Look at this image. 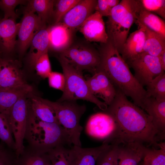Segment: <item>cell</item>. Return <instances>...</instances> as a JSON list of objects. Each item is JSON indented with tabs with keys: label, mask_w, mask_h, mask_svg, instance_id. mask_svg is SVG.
Returning <instances> with one entry per match:
<instances>
[{
	"label": "cell",
	"mask_w": 165,
	"mask_h": 165,
	"mask_svg": "<svg viewBox=\"0 0 165 165\" xmlns=\"http://www.w3.org/2000/svg\"><path fill=\"white\" fill-rule=\"evenodd\" d=\"M126 63L133 69L134 77L143 87L156 76L165 73L158 57L142 53Z\"/></svg>",
	"instance_id": "9c48e42d"
},
{
	"label": "cell",
	"mask_w": 165,
	"mask_h": 165,
	"mask_svg": "<svg viewBox=\"0 0 165 165\" xmlns=\"http://www.w3.org/2000/svg\"><path fill=\"white\" fill-rule=\"evenodd\" d=\"M49 28V48L60 53L68 47L73 42L75 31L61 22Z\"/></svg>",
	"instance_id": "d6986e66"
},
{
	"label": "cell",
	"mask_w": 165,
	"mask_h": 165,
	"mask_svg": "<svg viewBox=\"0 0 165 165\" xmlns=\"http://www.w3.org/2000/svg\"><path fill=\"white\" fill-rule=\"evenodd\" d=\"M116 90L113 101L105 111L112 116L117 125L116 133L110 137L158 145V136L161 135L151 117L121 91Z\"/></svg>",
	"instance_id": "6da1fadb"
},
{
	"label": "cell",
	"mask_w": 165,
	"mask_h": 165,
	"mask_svg": "<svg viewBox=\"0 0 165 165\" xmlns=\"http://www.w3.org/2000/svg\"><path fill=\"white\" fill-rule=\"evenodd\" d=\"M23 14L19 23L16 44L20 56L23 55L30 46L31 40L36 32L46 26L37 15L26 7Z\"/></svg>",
	"instance_id": "30bf717a"
},
{
	"label": "cell",
	"mask_w": 165,
	"mask_h": 165,
	"mask_svg": "<svg viewBox=\"0 0 165 165\" xmlns=\"http://www.w3.org/2000/svg\"><path fill=\"white\" fill-rule=\"evenodd\" d=\"M110 144L103 142L100 146L83 148L73 145L67 150V157L70 165H96L101 154Z\"/></svg>",
	"instance_id": "2e32d148"
},
{
	"label": "cell",
	"mask_w": 165,
	"mask_h": 165,
	"mask_svg": "<svg viewBox=\"0 0 165 165\" xmlns=\"http://www.w3.org/2000/svg\"><path fill=\"white\" fill-rule=\"evenodd\" d=\"M24 139L30 146L46 152L57 146L73 145L68 133L59 123L40 120L29 107Z\"/></svg>",
	"instance_id": "3957f363"
},
{
	"label": "cell",
	"mask_w": 165,
	"mask_h": 165,
	"mask_svg": "<svg viewBox=\"0 0 165 165\" xmlns=\"http://www.w3.org/2000/svg\"><path fill=\"white\" fill-rule=\"evenodd\" d=\"M140 26L144 27L145 34L142 53L158 57L165 50V38L145 26Z\"/></svg>",
	"instance_id": "4316f807"
},
{
	"label": "cell",
	"mask_w": 165,
	"mask_h": 165,
	"mask_svg": "<svg viewBox=\"0 0 165 165\" xmlns=\"http://www.w3.org/2000/svg\"><path fill=\"white\" fill-rule=\"evenodd\" d=\"M139 0H122L114 7L105 23L110 42L120 52L130 29L137 19Z\"/></svg>",
	"instance_id": "277c9868"
},
{
	"label": "cell",
	"mask_w": 165,
	"mask_h": 165,
	"mask_svg": "<svg viewBox=\"0 0 165 165\" xmlns=\"http://www.w3.org/2000/svg\"><path fill=\"white\" fill-rule=\"evenodd\" d=\"M38 75L43 79L48 78L52 72L48 53L41 56L35 63L34 68Z\"/></svg>",
	"instance_id": "8d00e7d4"
},
{
	"label": "cell",
	"mask_w": 165,
	"mask_h": 165,
	"mask_svg": "<svg viewBox=\"0 0 165 165\" xmlns=\"http://www.w3.org/2000/svg\"><path fill=\"white\" fill-rule=\"evenodd\" d=\"M97 0H80L63 17L60 22L75 31L95 11Z\"/></svg>",
	"instance_id": "e0dca14e"
},
{
	"label": "cell",
	"mask_w": 165,
	"mask_h": 165,
	"mask_svg": "<svg viewBox=\"0 0 165 165\" xmlns=\"http://www.w3.org/2000/svg\"><path fill=\"white\" fill-rule=\"evenodd\" d=\"M27 84L18 61L0 55V88Z\"/></svg>",
	"instance_id": "8fae6325"
},
{
	"label": "cell",
	"mask_w": 165,
	"mask_h": 165,
	"mask_svg": "<svg viewBox=\"0 0 165 165\" xmlns=\"http://www.w3.org/2000/svg\"><path fill=\"white\" fill-rule=\"evenodd\" d=\"M28 95L20 99L10 109L7 113L15 141L16 157L22 152L25 147L24 141L28 115Z\"/></svg>",
	"instance_id": "ba28073f"
},
{
	"label": "cell",
	"mask_w": 165,
	"mask_h": 165,
	"mask_svg": "<svg viewBox=\"0 0 165 165\" xmlns=\"http://www.w3.org/2000/svg\"><path fill=\"white\" fill-rule=\"evenodd\" d=\"M47 78L50 87L63 92L65 85V79L63 74L52 72Z\"/></svg>",
	"instance_id": "ab89813d"
},
{
	"label": "cell",
	"mask_w": 165,
	"mask_h": 165,
	"mask_svg": "<svg viewBox=\"0 0 165 165\" xmlns=\"http://www.w3.org/2000/svg\"><path fill=\"white\" fill-rule=\"evenodd\" d=\"M117 146L118 165H139L143 159L145 147L143 144L136 141L112 139Z\"/></svg>",
	"instance_id": "7c38bea8"
},
{
	"label": "cell",
	"mask_w": 165,
	"mask_h": 165,
	"mask_svg": "<svg viewBox=\"0 0 165 165\" xmlns=\"http://www.w3.org/2000/svg\"><path fill=\"white\" fill-rule=\"evenodd\" d=\"M55 1L28 0L26 7L33 12L36 13L43 24L46 25V22L53 18Z\"/></svg>",
	"instance_id": "83f0119b"
},
{
	"label": "cell",
	"mask_w": 165,
	"mask_h": 165,
	"mask_svg": "<svg viewBox=\"0 0 165 165\" xmlns=\"http://www.w3.org/2000/svg\"><path fill=\"white\" fill-rule=\"evenodd\" d=\"M42 99L54 111L59 123L68 133L73 145L81 147L80 137L83 127L79 122L86 111L85 106L78 104L76 101L53 102Z\"/></svg>",
	"instance_id": "8992f818"
},
{
	"label": "cell",
	"mask_w": 165,
	"mask_h": 165,
	"mask_svg": "<svg viewBox=\"0 0 165 165\" xmlns=\"http://www.w3.org/2000/svg\"><path fill=\"white\" fill-rule=\"evenodd\" d=\"M59 57L80 71L88 70L94 73L99 67L101 56L99 50L82 42H73L60 53Z\"/></svg>",
	"instance_id": "52a82bcc"
},
{
	"label": "cell",
	"mask_w": 165,
	"mask_h": 165,
	"mask_svg": "<svg viewBox=\"0 0 165 165\" xmlns=\"http://www.w3.org/2000/svg\"><path fill=\"white\" fill-rule=\"evenodd\" d=\"M86 80L94 96L102 99L108 106L111 104L116 96V89L103 72L97 70L92 76Z\"/></svg>",
	"instance_id": "5bb4252c"
},
{
	"label": "cell",
	"mask_w": 165,
	"mask_h": 165,
	"mask_svg": "<svg viewBox=\"0 0 165 165\" xmlns=\"http://www.w3.org/2000/svg\"><path fill=\"white\" fill-rule=\"evenodd\" d=\"M147 97L165 100V73L156 76L146 86Z\"/></svg>",
	"instance_id": "f1b7e54d"
},
{
	"label": "cell",
	"mask_w": 165,
	"mask_h": 165,
	"mask_svg": "<svg viewBox=\"0 0 165 165\" xmlns=\"http://www.w3.org/2000/svg\"><path fill=\"white\" fill-rule=\"evenodd\" d=\"M142 109L152 118L155 126L162 136L165 130V100L147 98Z\"/></svg>",
	"instance_id": "44dd1931"
},
{
	"label": "cell",
	"mask_w": 165,
	"mask_h": 165,
	"mask_svg": "<svg viewBox=\"0 0 165 165\" xmlns=\"http://www.w3.org/2000/svg\"><path fill=\"white\" fill-rule=\"evenodd\" d=\"M145 39V29L142 26L128 37L119 53L126 62L142 53Z\"/></svg>",
	"instance_id": "ffe728a7"
},
{
	"label": "cell",
	"mask_w": 165,
	"mask_h": 165,
	"mask_svg": "<svg viewBox=\"0 0 165 165\" xmlns=\"http://www.w3.org/2000/svg\"><path fill=\"white\" fill-rule=\"evenodd\" d=\"M80 0H58L55 1L53 18L55 24L60 22L64 16Z\"/></svg>",
	"instance_id": "d6a6232c"
},
{
	"label": "cell",
	"mask_w": 165,
	"mask_h": 165,
	"mask_svg": "<svg viewBox=\"0 0 165 165\" xmlns=\"http://www.w3.org/2000/svg\"><path fill=\"white\" fill-rule=\"evenodd\" d=\"M101 44L99 50L101 62L97 70L105 74L116 89L130 97L134 104L142 108L147 98L145 90L132 74L117 49L108 42Z\"/></svg>",
	"instance_id": "7a4b0ae2"
},
{
	"label": "cell",
	"mask_w": 165,
	"mask_h": 165,
	"mask_svg": "<svg viewBox=\"0 0 165 165\" xmlns=\"http://www.w3.org/2000/svg\"><path fill=\"white\" fill-rule=\"evenodd\" d=\"M139 165H149V164L145 161L143 160V162L140 163Z\"/></svg>",
	"instance_id": "b9f144b4"
},
{
	"label": "cell",
	"mask_w": 165,
	"mask_h": 165,
	"mask_svg": "<svg viewBox=\"0 0 165 165\" xmlns=\"http://www.w3.org/2000/svg\"><path fill=\"white\" fill-rule=\"evenodd\" d=\"M0 140L15 152V144L8 114L0 111Z\"/></svg>",
	"instance_id": "f546056e"
},
{
	"label": "cell",
	"mask_w": 165,
	"mask_h": 165,
	"mask_svg": "<svg viewBox=\"0 0 165 165\" xmlns=\"http://www.w3.org/2000/svg\"><path fill=\"white\" fill-rule=\"evenodd\" d=\"M135 23L138 26H145L165 38V20L158 16L144 9L141 5Z\"/></svg>",
	"instance_id": "cb8c5ba5"
},
{
	"label": "cell",
	"mask_w": 165,
	"mask_h": 165,
	"mask_svg": "<svg viewBox=\"0 0 165 165\" xmlns=\"http://www.w3.org/2000/svg\"><path fill=\"white\" fill-rule=\"evenodd\" d=\"M50 163L48 152L28 145L16 157V165H48Z\"/></svg>",
	"instance_id": "d4e9b609"
},
{
	"label": "cell",
	"mask_w": 165,
	"mask_h": 165,
	"mask_svg": "<svg viewBox=\"0 0 165 165\" xmlns=\"http://www.w3.org/2000/svg\"><path fill=\"white\" fill-rule=\"evenodd\" d=\"M30 99L29 108L37 118L47 123H59L54 110L42 98L32 95Z\"/></svg>",
	"instance_id": "484cf974"
},
{
	"label": "cell",
	"mask_w": 165,
	"mask_h": 165,
	"mask_svg": "<svg viewBox=\"0 0 165 165\" xmlns=\"http://www.w3.org/2000/svg\"><path fill=\"white\" fill-rule=\"evenodd\" d=\"M68 148L60 146L48 152L52 165H70L67 157V150Z\"/></svg>",
	"instance_id": "d590c367"
},
{
	"label": "cell",
	"mask_w": 165,
	"mask_h": 165,
	"mask_svg": "<svg viewBox=\"0 0 165 165\" xmlns=\"http://www.w3.org/2000/svg\"><path fill=\"white\" fill-rule=\"evenodd\" d=\"M48 165H52V164H51V163H50Z\"/></svg>",
	"instance_id": "7bdbcfd3"
},
{
	"label": "cell",
	"mask_w": 165,
	"mask_h": 165,
	"mask_svg": "<svg viewBox=\"0 0 165 165\" xmlns=\"http://www.w3.org/2000/svg\"><path fill=\"white\" fill-rule=\"evenodd\" d=\"M160 149H156L145 147L143 160L149 165H165V142L158 144Z\"/></svg>",
	"instance_id": "4dcf8cb0"
},
{
	"label": "cell",
	"mask_w": 165,
	"mask_h": 165,
	"mask_svg": "<svg viewBox=\"0 0 165 165\" xmlns=\"http://www.w3.org/2000/svg\"><path fill=\"white\" fill-rule=\"evenodd\" d=\"M119 0H97L95 11L98 12L103 16L108 17L113 8L120 2Z\"/></svg>",
	"instance_id": "f35d334b"
},
{
	"label": "cell",
	"mask_w": 165,
	"mask_h": 165,
	"mask_svg": "<svg viewBox=\"0 0 165 165\" xmlns=\"http://www.w3.org/2000/svg\"><path fill=\"white\" fill-rule=\"evenodd\" d=\"M139 1L143 9L165 20V0H139Z\"/></svg>",
	"instance_id": "836d02e7"
},
{
	"label": "cell",
	"mask_w": 165,
	"mask_h": 165,
	"mask_svg": "<svg viewBox=\"0 0 165 165\" xmlns=\"http://www.w3.org/2000/svg\"><path fill=\"white\" fill-rule=\"evenodd\" d=\"M32 90V87L28 84L0 88V111L8 113L10 109L20 99L30 94Z\"/></svg>",
	"instance_id": "603a6c76"
},
{
	"label": "cell",
	"mask_w": 165,
	"mask_h": 165,
	"mask_svg": "<svg viewBox=\"0 0 165 165\" xmlns=\"http://www.w3.org/2000/svg\"><path fill=\"white\" fill-rule=\"evenodd\" d=\"M79 29L88 42L104 44L108 41L105 23L103 17L97 11L91 15Z\"/></svg>",
	"instance_id": "9a60e30c"
},
{
	"label": "cell",
	"mask_w": 165,
	"mask_h": 165,
	"mask_svg": "<svg viewBox=\"0 0 165 165\" xmlns=\"http://www.w3.org/2000/svg\"><path fill=\"white\" fill-rule=\"evenodd\" d=\"M28 0H0V9L4 13L3 18H12L16 20L18 17L15 11L16 7L19 5H27Z\"/></svg>",
	"instance_id": "e575fe53"
},
{
	"label": "cell",
	"mask_w": 165,
	"mask_h": 165,
	"mask_svg": "<svg viewBox=\"0 0 165 165\" xmlns=\"http://www.w3.org/2000/svg\"><path fill=\"white\" fill-rule=\"evenodd\" d=\"M28 56V61L33 68L38 58L48 53L49 49V28L44 27L38 31L31 42Z\"/></svg>",
	"instance_id": "7402d4cb"
},
{
	"label": "cell",
	"mask_w": 165,
	"mask_h": 165,
	"mask_svg": "<svg viewBox=\"0 0 165 165\" xmlns=\"http://www.w3.org/2000/svg\"><path fill=\"white\" fill-rule=\"evenodd\" d=\"M16 159L15 152L1 141L0 142V165H16Z\"/></svg>",
	"instance_id": "74e56055"
},
{
	"label": "cell",
	"mask_w": 165,
	"mask_h": 165,
	"mask_svg": "<svg viewBox=\"0 0 165 165\" xmlns=\"http://www.w3.org/2000/svg\"><path fill=\"white\" fill-rule=\"evenodd\" d=\"M110 145L103 151L98 157L96 165H118L117 146L112 142Z\"/></svg>",
	"instance_id": "1f68e13d"
},
{
	"label": "cell",
	"mask_w": 165,
	"mask_h": 165,
	"mask_svg": "<svg viewBox=\"0 0 165 165\" xmlns=\"http://www.w3.org/2000/svg\"><path fill=\"white\" fill-rule=\"evenodd\" d=\"M116 130L117 125L114 119L105 111L91 116L86 126V131L89 135L100 139H106L112 135Z\"/></svg>",
	"instance_id": "4fadbf2b"
},
{
	"label": "cell",
	"mask_w": 165,
	"mask_h": 165,
	"mask_svg": "<svg viewBox=\"0 0 165 165\" xmlns=\"http://www.w3.org/2000/svg\"><path fill=\"white\" fill-rule=\"evenodd\" d=\"M58 60L65 77V85L63 94L57 101L82 100L92 103L103 111H105L108 106L91 94L82 72L61 58L58 57Z\"/></svg>",
	"instance_id": "5b68a950"
},
{
	"label": "cell",
	"mask_w": 165,
	"mask_h": 165,
	"mask_svg": "<svg viewBox=\"0 0 165 165\" xmlns=\"http://www.w3.org/2000/svg\"><path fill=\"white\" fill-rule=\"evenodd\" d=\"M161 65L165 70V50L163 51L158 56Z\"/></svg>",
	"instance_id": "60d3db41"
},
{
	"label": "cell",
	"mask_w": 165,
	"mask_h": 165,
	"mask_svg": "<svg viewBox=\"0 0 165 165\" xmlns=\"http://www.w3.org/2000/svg\"><path fill=\"white\" fill-rule=\"evenodd\" d=\"M15 19L0 18V55L9 57L16 46L19 23Z\"/></svg>",
	"instance_id": "ac0fdd59"
}]
</instances>
